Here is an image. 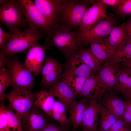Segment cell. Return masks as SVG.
Returning a JSON list of instances; mask_svg holds the SVG:
<instances>
[{
  "label": "cell",
  "instance_id": "cell-25",
  "mask_svg": "<svg viewBox=\"0 0 131 131\" xmlns=\"http://www.w3.org/2000/svg\"><path fill=\"white\" fill-rule=\"evenodd\" d=\"M66 108L60 101L55 100L52 109L51 117L57 121L61 126L70 129L71 125L66 114Z\"/></svg>",
  "mask_w": 131,
  "mask_h": 131
},
{
  "label": "cell",
  "instance_id": "cell-8",
  "mask_svg": "<svg viewBox=\"0 0 131 131\" xmlns=\"http://www.w3.org/2000/svg\"><path fill=\"white\" fill-rule=\"evenodd\" d=\"M113 16L112 15L110 14L90 30L77 32L82 45H87L92 41L104 39L107 37L115 27Z\"/></svg>",
  "mask_w": 131,
  "mask_h": 131
},
{
  "label": "cell",
  "instance_id": "cell-31",
  "mask_svg": "<svg viewBox=\"0 0 131 131\" xmlns=\"http://www.w3.org/2000/svg\"><path fill=\"white\" fill-rule=\"evenodd\" d=\"M131 58V44L126 45L115 51L107 61L119 63Z\"/></svg>",
  "mask_w": 131,
  "mask_h": 131
},
{
  "label": "cell",
  "instance_id": "cell-6",
  "mask_svg": "<svg viewBox=\"0 0 131 131\" xmlns=\"http://www.w3.org/2000/svg\"><path fill=\"white\" fill-rule=\"evenodd\" d=\"M22 12L28 28L39 31L47 35L56 28L50 24L31 0H19Z\"/></svg>",
  "mask_w": 131,
  "mask_h": 131
},
{
  "label": "cell",
  "instance_id": "cell-40",
  "mask_svg": "<svg viewBox=\"0 0 131 131\" xmlns=\"http://www.w3.org/2000/svg\"><path fill=\"white\" fill-rule=\"evenodd\" d=\"M125 124H127L131 126V114L125 110L123 115Z\"/></svg>",
  "mask_w": 131,
  "mask_h": 131
},
{
  "label": "cell",
  "instance_id": "cell-4",
  "mask_svg": "<svg viewBox=\"0 0 131 131\" xmlns=\"http://www.w3.org/2000/svg\"><path fill=\"white\" fill-rule=\"evenodd\" d=\"M38 93L13 88L6 94L9 105L20 118L23 127L26 123L28 115Z\"/></svg>",
  "mask_w": 131,
  "mask_h": 131
},
{
  "label": "cell",
  "instance_id": "cell-39",
  "mask_svg": "<svg viewBox=\"0 0 131 131\" xmlns=\"http://www.w3.org/2000/svg\"><path fill=\"white\" fill-rule=\"evenodd\" d=\"M121 63L120 66L121 68L127 71L131 74V58Z\"/></svg>",
  "mask_w": 131,
  "mask_h": 131
},
{
  "label": "cell",
  "instance_id": "cell-2",
  "mask_svg": "<svg viewBox=\"0 0 131 131\" xmlns=\"http://www.w3.org/2000/svg\"><path fill=\"white\" fill-rule=\"evenodd\" d=\"M45 34L40 31L29 28L23 31L18 29L12 34L0 51L7 57L19 53H25L32 45L43 38Z\"/></svg>",
  "mask_w": 131,
  "mask_h": 131
},
{
  "label": "cell",
  "instance_id": "cell-17",
  "mask_svg": "<svg viewBox=\"0 0 131 131\" xmlns=\"http://www.w3.org/2000/svg\"><path fill=\"white\" fill-rule=\"evenodd\" d=\"M90 105L85 110L81 126L83 131H98V125L99 123L98 102L96 99H89Z\"/></svg>",
  "mask_w": 131,
  "mask_h": 131
},
{
  "label": "cell",
  "instance_id": "cell-14",
  "mask_svg": "<svg viewBox=\"0 0 131 131\" xmlns=\"http://www.w3.org/2000/svg\"><path fill=\"white\" fill-rule=\"evenodd\" d=\"M49 92L57 98L66 109L69 110L77 103L75 95L62 78L50 88Z\"/></svg>",
  "mask_w": 131,
  "mask_h": 131
},
{
  "label": "cell",
  "instance_id": "cell-16",
  "mask_svg": "<svg viewBox=\"0 0 131 131\" xmlns=\"http://www.w3.org/2000/svg\"><path fill=\"white\" fill-rule=\"evenodd\" d=\"M98 99L117 120L123 119L125 110L124 101L115 93L112 91H107Z\"/></svg>",
  "mask_w": 131,
  "mask_h": 131
},
{
  "label": "cell",
  "instance_id": "cell-19",
  "mask_svg": "<svg viewBox=\"0 0 131 131\" xmlns=\"http://www.w3.org/2000/svg\"><path fill=\"white\" fill-rule=\"evenodd\" d=\"M90 103L89 99L83 98L69 110L70 116L69 118L74 129L81 126L85 111Z\"/></svg>",
  "mask_w": 131,
  "mask_h": 131
},
{
  "label": "cell",
  "instance_id": "cell-30",
  "mask_svg": "<svg viewBox=\"0 0 131 131\" xmlns=\"http://www.w3.org/2000/svg\"><path fill=\"white\" fill-rule=\"evenodd\" d=\"M8 124L12 131H25L21 120L14 110L9 104L5 106Z\"/></svg>",
  "mask_w": 131,
  "mask_h": 131
},
{
  "label": "cell",
  "instance_id": "cell-42",
  "mask_svg": "<svg viewBox=\"0 0 131 131\" xmlns=\"http://www.w3.org/2000/svg\"><path fill=\"white\" fill-rule=\"evenodd\" d=\"M8 0H0V4L1 5H3L6 3Z\"/></svg>",
  "mask_w": 131,
  "mask_h": 131
},
{
  "label": "cell",
  "instance_id": "cell-12",
  "mask_svg": "<svg viewBox=\"0 0 131 131\" xmlns=\"http://www.w3.org/2000/svg\"><path fill=\"white\" fill-rule=\"evenodd\" d=\"M110 90L97 74H93L86 80L79 97L89 99H100L106 92Z\"/></svg>",
  "mask_w": 131,
  "mask_h": 131
},
{
  "label": "cell",
  "instance_id": "cell-32",
  "mask_svg": "<svg viewBox=\"0 0 131 131\" xmlns=\"http://www.w3.org/2000/svg\"><path fill=\"white\" fill-rule=\"evenodd\" d=\"M114 8L116 13L123 19L125 17L131 16V0H124L119 6Z\"/></svg>",
  "mask_w": 131,
  "mask_h": 131
},
{
  "label": "cell",
  "instance_id": "cell-27",
  "mask_svg": "<svg viewBox=\"0 0 131 131\" xmlns=\"http://www.w3.org/2000/svg\"><path fill=\"white\" fill-rule=\"evenodd\" d=\"M77 55L95 74L98 72L102 66L101 62L92 55L89 49H79Z\"/></svg>",
  "mask_w": 131,
  "mask_h": 131
},
{
  "label": "cell",
  "instance_id": "cell-13",
  "mask_svg": "<svg viewBox=\"0 0 131 131\" xmlns=\"http://www.w3.org/2000/svg\"><path fill=\"white\" fill-rule=\"evenodd\" d=\"M121 71L119 63L107 61L102 65L98 75L110 90H116Z\"/></svg>",
  "mask_w": 131,
  "mask_h": 131
},
{
  "label": "cell",
  "instance_id": "cell-3",
  "mask_svg": "<svg viewBox=\"0 0 131 131\" xmlns=\"http://www.w3.org/2000/svg\"><path fill=\"white\" fill-rule=\"evenodd\" d=\"M95 1L62 0L58 15L59 24L72 31L78 28L86 10Z\"/></svg>",
  "mask_w": 131,
  "mask_h": 131
},
{
  "label": "cell",
  "instance_id": "cell-22",
  "mask_svg": "<svg viewBox=\"0 0 131 131\" xmlns=\"http://www.w3.org/2000/svg\"><path fill=\"white\" fill-rule=\"evenodd\" d=\"M54 97L49 91L42 90L38 92L33 105L51 117L52 107L55 100Z\"/></svg>",
  "mask_w": 131,
  "mask_h": 131
},
{
  "label": "cell",
  "instance_id": "cell-20",
  "mask_svg": "<svg viewBox=\"0 0 131 131\" xmlns=\"http://www.w3.org/2000/svg\"><path fill=\"white\" fill-rule=\"evenodd\" d=\"M90 44L89 49L90 52L101 63L107 61L113 53L106 38L94 41Z\"/></svg>",
  "mask_w": 131,
  "mask_h": 131
},
{
  "label": "cell",
  "instance_id": "cell-38",
  "mask_svg": "<svg viewBox=\"0 0 131 131\" xmlns=\"http://www.w3.org/2000/svg\"><path fill=\"white\" fill-rule=\"evenodd\" d=\"M101 1L107 6L109 5L115 8L121 4L124 0H101Z\"/></svg>",
  "mask_w": 131,
  "mask_h": 131
},
{
  "label": "cell",
  "instance_id": "cell-26",
  "mask_svg": "<svg viewBox=\"0 0 131 131\" xmlns=\"http://www.w3.org/2000/svg\"><path fill=\"white\" fill-rule=\"evenodd\" d=\"M98 100L99 113L100 115L99 131H107L117 119L101 104Z\"/></svg>",
  "mask_w": 131,
  "mask_h": 131
},
{
  "label": "cell",
  "instance_id": "cell-45",
  "mask_svg": "<svg viewBox=\"0 0 131 131\" xmlns=\"http://www.w3.org/2000/svg\"><path fill=\"white\" fill-rule=\"evenodd\" d=\"M126 131H131V130H130L128 129Z\"/></svg>",
  "mask_w": 131,
  "mask_h": 131
},
{
  "label": "cell",
  "instance_id": "cell-7",
  "mask_svg": "<svg viewBox=\"0 0 131 131\" xmlns=\"http://www.w3.org/2000/svg\"><path fill=\"white\" fill-rule=\"evenodd\" d=\"M0 19L12 34L20 27L27 28L25 18L21 9L20 0H8L0 7Z\"/></svg>",
  "mask_w": 131,
  "mask_h": 131
},
{
  "label": "cell",
  "instance_id": "cell-29",
  "mask_svg": "<svg viewBox=\"0 0 131 131\" xmlns=\"http://www.w3.org/2000/svg\"><path fill=\"white\" fill-rule=\"evenodd\" d=\"M11 78L8 69L5 67L0 68V103L4 102L6 99L5 91L11 87Z\"/></svg>",
  "mask_w": 131,
  "mask_h": 131
},
{
  "label": "cell",
  "instance_id": "cell-24",
  "mask_svg": "<svg viewBox=\"0 0 131 131\" xmlns=\"http://www.w3.org/2000/svg\"><path fill=\"white\" fill-rule=\"evenodd\" d=\"M75 53L69 57L70 60L67 69L76 75L86 78L95 74L77 56L75 55Z\"/></svg>",
  "mask_w": 131,
  "mask_h": 131
},
{
  "label": "cell",
  "instance_id": "cell-18",
  "mask_svg": "<svg viewBox=\"0 0 131 131\" xmlns=\"http://www.w3.org/2000/svg\"><path fill=\"white\" fill-rule=\"evenodd\" d=\"M49 123L44 114L33 105L23 127L25 131H41Z\"/></svg>",
  "mask_w": 131,
  "mask_h": 131
},
{
  "label": "cell",
  "instance_id": "cell-9",
  "mask_svg": "<svg viewBox=\"0 0 131 131\" xmlns=\"http://www.w3.org/2000/svg\"><path fill=\"white\" fill-rule=\"evenodd\" d=\"M107 7L101 0H96L84 13L78 32L88 30L105 19L108 16Z\"/></svg>",
  "mask_w": 131,
  "mask_h": 131
},
{
  "label": "cell",
  "instance_id": "cell-1",
  "mask_svg": "<svg viewBox=\"0 0 131 131\" xmlns=\"http://www.w3.org/2000/svg\"><path fill=\"white\" fill-rule=\"evenodd\" d=\"M81 45V42L77 33L60 25L50 34L47 35L44 46L48 49L54 47L64 56L69 57L79 50Z\"/></svg>",
  "mask_w": 131,
  "mask_h": 131
},
{
  "label": "cell",
  "instance_id": "cell-23",
  "mask_svg": "<svg viewBox=\"0 0 131 131\" xmlns=\"http://www.w3.org/2000/svg\"><path fill=\"white\" fill-rule=\"evenodd\" d=\"M87 78L76 75L66 69L63 72L62 78L75 95L78 96L82 91Z\"/></svg>",
  "mask_w": 131,
  "mask_h": 131
},
{
  "label": "cell",
  "instance_id": "cell-41",
  "mask_svg": "<svg viewBox=\"0 0 131 131\" xmlns=\"http://www.w3.org/2000/svg\"><path fill=\"white\" fill-rule=\"evenodd\" d=\"M125 110L131 114V101L129 99L124 101Z\"/></svg>",
  "mask_w": 131,
  "mask_h": 131
},
{
  "label": "cell",
  "instance_id": "cell-5",
  "mask_svg": "<svg viewBox=\"0 0 131 131\" xmlns=\"http://www.w3.org/2000/svg\"><path fill=\"white\" fill-rule=\"evenodd\" d=\"M15 56H6V66L12 79L11 87L31 90L34 86V76Z\"/></svg>",
  "mask_w": 131,
  "mask_h": 131
},
{
  "label": "cell",
  "instance_id": "cell-36",
  "mask_svg": "<svg viewBox=\"0 0 131 131\" xmlns=\"http://www.w3.org/2000/svg\"><path fill=\"white\" fill-rule=\"evenodd\" d=\"M125 25L126 45L131 44V16L126 22Z\"/></svg>",
  "mask_w": 131,
  "mask_h": 131
},
{
  "label": "cell",
  "instance_id": "cell-34",
  "mask_svg": "<svg viewBox=\"0 0 131 131\" xmlns=\"http://www.w3.org/2000/svg\"><path fill=\"white\" fill-rule=\"evenodd\" d=\"M12 35L10 33L5 32L0 26V48L2 49L4 46L7 41L10 39Z\"/></svg>",
  "mask_w": 131,
  "mask_h": 131
},
{
  "label": "cell",
  "instance_id": "cell-35",
  "mask_svg": "<svg viewBox=\"0 0 131 131\" xmlns=\"http://www.w3.org/2000/svg\"><path fill=\"white\" fill-rule=\"evenodd\" d=\"M70 129L58 125L55 123H50L48 125L41 131H69Z\"/></svg>",
  "mask_w": 131,
  "mask_h": 131
},
{
  "label": "cell",
  "instance_id": "cell-43",
  "mask_svg": "<svg viewBox=\"0 0 131 131\" xmlns=\"http://www.w3.org/2000/svg\"><path fill=\"white\" fill-rule=\"evenodd\" d=\"M128 99L131 101V92L129 94L128 96L126 97Z\"/></svg>",
  "mask_w": 131,
  "mask_h": 131
},
{
  "label": "cell",
  "instance_id": "cell-11",
  "mask_svg": "<svg viewBox=\"0 0 131 131\" xmlns=\"http://www.w3.org/2000/svg\"><path fill=\"white\" fill-rule=\"evenodd\" d=\"M46 48L37 42L28 50L23 64L34 76L41 73L43 65Z\"/></svg>",
  "mask_w": 131,
  "mask_h": 131
},
{
  "label": "cell",
  "instance_id": "cell-15",
  "mask_svg": "<svg viewBox=\"0 0 131 131\" xmlns=\"http://www.w3.org/2000/svg\"><path fill=\"white\" fill-rule=\"evenodd\" d=\"M62 0H35L33 1L48 22L56 27L60 25L58 15Z\"/></svg>",
  "mask_w": 131,
  "mask_h": 131
},
{
  "label": "cell",
  "instance_id": "cell-44",
  "mask_svg": "<svg viewBox=\"0 0 131 131\" xmlns=\"http://www.w3.org/2000/svg\"><path fill=\"white\" fill-rule=\"evenodd\" d=\"M128 130V129L125 127L120 130L115 131H126Z\"/></svg>",
  "mask_w": 131,
  "mask_h": 131
},
{
  "label": "cell",
  "instance_id": "cell-21",
  "mask_svg": "<svg viewBox=\"0 0 131 131\" xmlns=\"http://www.w3.org/2000/svg\"><path fill=\"white\" fill-rule=\"evenodd\" d=\"M113 52L126 45L125 22L114 27L106 38Z\"/></svg>",
  "mask_w": 131,
  "mask_h": 131
},
{
  "label": "cell",
  "instance_id": "cell-10",
  "mask_svg": "<svg viewBox=\"0 0 131 131\" xmlns=\"http://www.w3.org/2000/svg\"><path fill=\"white\" fill-rule=\"evenodd\" d=\"M62 65L55 58L46 56L41 73V83L45 88H50L62 78Z\"/></svg>",
  "mask_w": 131,
  "mask_h": 131
},
{
  "label": "cell",
  "instance_id": "cell-46",
  "mask_svg": "<svg viewBox=\"0 0 131 131\" xmlns=\"http://www.w3.org/2000/svg\"></svg>",
  "mask_w": 131,
  "mask_h": 131
},
{
  "label": "cell",
  "instance_id": "cell-37",
  "mask_svg": "<svg viewBox=\"0 0 131 131\" xmlns=\"http://www.w3.org/2000/svg\"><path fill=\"white\" fill-rule=\"evenodd\" d=\"M125 123L123 119L117 120L107 131H115L121 129L125 127Z\"/></svg>",
  "mask_w": 131,
  "mask_h": 131
},
{
  "label": "cell",
  "instance_id": "cell-28",
  "mask_svg": "<svg viewBox=\"0 0 131 131\" xmlns=\"http://www.w3.org/2000/svg\"><path fill=\"white\" fill-rule=\"evenodd\" d=\"M121 69L116 90L126 97L131 92V74Z\"/></svg>",
  "mask_w": 131,
  "mask_h": 131
},
{
  "label": "cell",
  "instance_id": "cell-33",
  "mask_svg": "<svg viewBox=\"0 0 131 131\" xmlns=\"http://www.w3.org/2000/svg\"><path fill=\"white\" fill-rule=\"evenodd\" d=\"M0 131H12L8 125L5 105L4 102L0 103Z\"/></svg>",
  "mask_w": 131,
  "mask_h": 131
}]
</instances>
